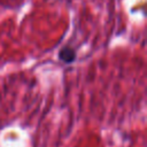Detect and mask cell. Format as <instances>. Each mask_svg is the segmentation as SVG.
I'll return each mask as SVG.
<instances>
[{
	"mask_svg": "<svg viewBox=\"0 0 147 147\" xmlns=\"http://www.w3.org/2000/svg\"><path fill=\"white\" fill-rule=\"evenodd\" d=\"M57 59H59L60 62H62L64 64L74 63L77 59V52L74 47H71L69 45L63 46L57 53Z\"/></svg>",
	"mask_w": 147,
	"mask_h": 147,
	"instance_id": "obj_1",
	"label": "cell"
}]
</instances>
